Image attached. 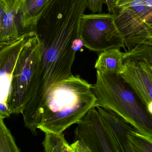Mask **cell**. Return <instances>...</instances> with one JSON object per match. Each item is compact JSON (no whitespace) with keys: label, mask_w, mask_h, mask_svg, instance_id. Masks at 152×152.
Masks as SVG:
<instances>
[{"label":"cell","mask_w":152,"mask_h":152,"mask_svg":"<svg viewBox=\"0 0 152 152\" xmlns=\"http://www.w3.org/2000/svg\"><path fill=\"white\" fill-rule=\"evenodd\" d=\"M92 86L79 75H72L53 85L42 102L37 129L59 133L77 123L95 107L96 98Z\"/></svg>","instance_id":"1"},{"label":"cell","mask_w":152,"mask_h":152,"mask_svg":"<svg viewBox=\"0 0 152 152\" xmlns=\"http://www.w3.org/2000/svg\"><path fill=\"white\" fill-rule=\"evenodd\" d=\"M92 90L96 98L95 107L114 111L140 133L152 138V115L120 75L97 71Z\"/></svg>","instance_id":"2"},{"label":"cell","mask_w":152,"mask_h":152,"mask_svg":"<svg viewBox=\"0 0 152 152\" xmlns=\"http://www.w3.org/2000/svg\"><path fill=\"white\" fill-rule=\"evenodd\" d=\"M40 56L39 38L35 32H31L13 73L8 102L12 114L23 113L31 99L33 84Z\"/></svg>","instance_id":"3"},{"label":"cell","mask_w":152,"mask_h":152,"mask_svg":"<svg viewBox=\"0 0 152 152\" xmlns=\"http://www.w3.org/2000/svg\"><path fill=\"white\" fill-rule=\"evenodd\" d=\"M79 34L83 45L91 51L101 53L121 48L126 50L124 36L116 24L115 14H83Z\"/></svg>","instance_id":"4"},{"label":"cell","mask_w":152,"mask_h":152,"mask_svg":"<svg viewBox=\"0 0 152 152\" xmlns=\"http://www.w3.org/2000/svg\"><path fill=\"white\" fill-rule=\"evenodd\" d=\"M126 53L120 75L152 115V44L136 46Z\"/></svg>","instance_id":"5"},{"label":"cell","mask_w":152,"mask_h":152,"mask_svg":"<svg viewBox=\"0 0 152 152\" xmlns=\"http://www.w3.org/2000/svg\"><path fill=\"white\" fill-rule=\"evenodd\" d=\"M114 14L128 50L142 44H152V11L146 7L144 0L118 5Z\"/></svg>","instance_id":"6"},{"label":"cell","mask_w":152,"mask_h":152,"mask_svg":"<svg viewBox=\"0 0 152 152\" xmlns=\"http://www.w3.org/2000/svg\"><path fill=\"white\" fill-rule=\"evenodd\" d=\"M73 152H120L119 147L96 107L76 123Z\"/></svg>","instance_id":"7"},{"label":"cell","mask_w":152,"mask_h":152,"mask_svg":"<svg viewBox=\"0 0 152 152\" xmlns=\"http://www.w3.org/2000/svg\"><path fill=\"white\" fill-rule=\"evenodd\" d=\"M31 33L25 34L12 41L0 44V117L4 119L12 114L8 102L13 73Z\"/></svg>","instance_id":"8"},{"label":"cell","mask_w":152,"mask_h":152,"mask_svg":"<svg viewBox=\"0 0 152 152\" xmlns=\"http://www.w3.org/2000/svg\"><path fill=\"white\" fill-rule=\"evenodd\" d=\"M96 108L116 141L120 152H132L128 135L138 130L114 111L99 106Z\"/></svg>","instance_id":"9"},{"label":"cell","mask_w":152,"mask_h":152,"mask_svg":"<svg viewBox=\"0 0 152 152\" xmlns=\"http://www.w3.org/2000/svg\"><path fill=\"white\" fill-rule=\"evenodd\" d=\"M18 1L9 3L0 0V44L15 40L24 34L18 19Z\"/></svg>","instance_id":"10"},{"label":"cell","mask_w":152,"mask_h":152,"mask_svg":"<svg viewBox=\"0 0 152 152\" xmlns=\"http://www.w3.org/2000/svg\"><path fill=\"white\" fill-rule=\"evenodd\" d=\"M50 0H19L17 16L23 34L33 31L38 19Z\"/></svg>","instance_id":"11"},{"label":"cell","mask_w":152,"mask_h":152,"mask_svg":"<svg viewBox=\"0 0 152 152\" xmlns=\"http://www.w3.org/2000/svg\"><path fill=\"white\" fill-rule=\"evenodd\" d=\"M126 52L118 48H111L100 53L95 64L97 71L103 73L120 75L124 68Z\"/></svg>","instance_id":"12"},{"label":"cell","mask_w":152,"mask_h":152,"mask_svg":"<svg viewBox=\"0 0 152 152\" xmlns=\"http://www.w3.org/2000/svg\"><path fill=\"white\" fill-rule=\"evenodd\" d=\"M42 145L45 152H73L71 145L65 138L64 132L61 133L45 132Z\"/></svg>","instance_id":"13"},{"label":"cell","mask_w":152,"mask_h":152,"mask_svg":"<svg viewBox=\"0 0 152 152\" xmlns=\"http://www.w3.org/2000/svg\"><path fill=\"white\" fill-rule=\"evenodd\" d=\"M132 152H152V138L138 131L128 135Z\"/></svg>","instance_id":"14"},{"label":"cell","mask_w":152,"mask_h":152,"mask_svg":"<svg viewBox=\"0 0 152 152\" xmlns=\"http://www.w3.org/2000/svg\"><path fill=\"white\" fill-rule=\"evenodd\" d=\"M4 118L0 117V152H19L10 130L4 123Z\"/></svg>","instance_id":"15"},{"label":"cell","mask_w":152,"mask_h":152,"mask_svg":"<svg viewBox=\"0 0 152 152\" xmlns=\"http://www.w3.org/2000/svg\"><path fill=\"white\" fill-rule=\"evenodd\" d=\"M104 3V0H87L88 8L94 14L102 12Z\"/></svg>","instance_id":"16"},{"label":"cell","mask_w":152,"mask_h":152,"mask_svg":"<svg viewBox=\"0 0 152 152\" xmlns=\"http://www.w3.org/2000/svg\"><path fill=\"white\" fill-rule=\"evenodd\" d=\"M104 3L106 4L109 13L114 14L117 8L118 0H104Z\"/></svg>","instance_id":"17"},{"label":"cell","mask_w":152,"mask_h":152,"mask_svg":"<svg viewBox=\"0 0 152 152\" xmlns=\"http://www.w3.org/2000/svg\"><path fill=\"white\" fill-rule=\"evenodd\" d=\"M144 2L146 7L152 11V0H144Z\"/></svg>","instance_id":"18"},{"label":"cell","mask_w":152,"mask_h":152,"mask_svg":"<svg viewBox=\"0 0 152 152\" xmlns=\"http://www.w3.org/2000/svg\"><path fill=\"white\" fill-rule=\"evenodd\" d=\"M7 2H9V3H14V2H16L18 0H5Z\"/></svg>","instance_id":"19"},{"label":"cell","mask_w":152,"mask_h":152,"mask_svg":"<svg viewBox=\"0 0 152 152\" xmlns=\"http://www.w3.org/2000/svg\"></svg>","instance_id":"20"},{"label":"cell","mask_w":152,"mask_h":152,"mask_svg":"<svg viewBox=\"0 0 152 152\" xmlns=\"http://www.w3.org/2000/svg\"></svg>","instance_id":"21"}]
</instances>
